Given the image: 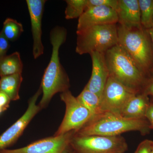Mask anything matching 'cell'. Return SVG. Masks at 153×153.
I'll list each match as a JSON object with an SVG mask.
<instances>
[{
    "label": "cell",
    "mask_w": 153,
    "mask_h": 153,
    "mask_svg": "<svg viewBox=\"0 0 153 153\" xmlns=\"http://www.w3.org/2000/svg\"><path fill=\"white\" fill-rule=\"evenodd\" d=\"M75 131L61 135L45 138L36 141L24 147L16 149L0 150V153H68L70 143Z\"/></svg>",
    "instance_id": "obj_9"
},
{
    "label": "cell",
    "mask_w": 153,
    "mask_h": 153,
    "mask_svg": "<svg viewBox=\"0 0 153 153\" xmlns=\"http://www.w3.org/2000/svg\"><path fill=\"white\" fill-rule=\"evenodd\" d=\"M23 63L19 52L0 57V76L22 74Z\"/></svg>",
    "instance_id": "obj_16"
},
{
    "label": "cell",
    "mask_w": 153,
    "mask_h": 153,
    "mask_svg": "<svg viewBox=\"0 0 153 153\" xmlns=\"http://www.w3.org/2000/svg\"><path fill=\"white\" fill-rule=\"evenodd\" d=\"M109 76L138 93L147 79L131 57L118 44L105 53Z\"/></svg>",
    "instance_id": "obj_4"
},
{
    "label": "cell",
    "mask_w": 153,
    "mask_h": 153,
    "mask_svg": "<svg viewBox=\"0 0 153 153\" xmlns=\"http://www.w3.org/2000/svg\"><path fill=\"white\" fill-rule=\"evenodd\" d=\"M116 11L119 25L127 27L141 26L138 0H118Z\"/></svg>",
    "instance_id": "obj_14"
},
{
    "label": "cell",
    "mask_w": 153,
    "mask_h": 153,
    "mask_svg": "<svg viewBox=\"0 0 153 153\" xmlns=\"http://www.w3.org/2000/svg\"><path fill=\"white\" fill-rule=\"evenodd\" d=\"M117 3L118 0H88L87 9L94 7L106 6L116 10Z\"/></svg>",
    "instance_id": "obj_22"
},
{
    "label": "cell",
    "mask_w": 153,
    "mask_h": 153,
    "mask_svg": "<svg viewBox=\"0 0 153 153\" xmlns=\"http://www.w3.org/2000/svg\"><path fill=\"white\" fill-rule=\"evenodd\" d=\"M76 98L79 103L90 112L91 118L89 120L101 113L100 98L97 94L84 88Z\"/></svg>",
    "instance_id": "obj_18"
},
{
    "label": "cell",
    "mask_w": 153,
    "mask_h": 153,
    "mask_svg": "<svg viewBox=\"0 0 153 153\" xmlns=\"http://www.w3.org/2000/svg\"><path fill=\"white\" fill-rule=\"evenodd\" d=\"M139 93L109 76L100 97V110L120 115L126 104Z\"/></svg>",
    "instance_id": "obj_8"
},
{
    "label": "cell",
    "mask_w": 153,
    "mask_h": 153,
    "mask_svg": "<svg viewBox=\"0 0 153 153\" xmlns=\"http://www.w3.org/2000/svg\"><path fill=\"white\" fill-rule=\"evenodd\" d=\"M10 47V41L5 37L1 31H0V57L7 55Z\"/></svg>",
    "instance_id": "obj_23"
},
{
    "label": "cell",
    "mask_w": 153,
    "mask_h": 153,
    "mask_svg": "<svg viewBox=\"0 0 153 153\" xmlns=\"http://www.w3.org/2000/svg\"><path fill=\"white\" fill-rule=\"evenodd\" d=\"M23 80L22 74L1 77L0 91L6 94L11 101L19 100L20 98L19 90Z\"/></svg>",
    "instance_id": "obj_17"
},
{
    "label": "cell",
    "mask_w": 153,
    "mask_h": 153,
    "mask_svg": "<svg viewBox=\"0 0 153 153\" xmlns=\"http://www.w3.org/2000/svg\"><path fill=\"white\" fill-rule=\"evenodd\" d=\"M76 33L75 51L79 55L105 53L118 44L117 24L94 26Z\"/></svg>",
    "instance_id": "obj_5"
},
{
    "label": "cell",
    "mask_w": 153,
    "mask_h": 153,
    "mask_svg": "<svg viewBox=\"0 0 153 153\" xmlns=\"http://www.w3.org/2000/svg\"><path fill=\"white\" fill-rule=\"evenodd\" d=\"M141 25L145 30L153 28V0H138Z\"/></svg>",
    "instance_id": "obj_20"
},
{
    "label": "cell",
    "mask_w": 153,
    "mask_h": 153,
    "mask_svg": "<svg viewBox=\"0 0 153 153\" xmlns=\"http://www.w3.org/2000/svg\"><path fill=\"white\" fill-rule=\"evenodd\" d=\"M149 96L141 92L132 97L122 111L120 115L128 119H145L150 104Z\"/></svg>",
    "instance_id": "obj_15"
},
{
    "label": "cell",
    "mask_w": 153,
    "mask_h": 153,
    "mask_svg": "<svg viewBox=\"0 0 153 153\" xmlns=\"http://www.w3.org/2000/svg\"><path fill=\"white\" fill-rule=\"evenodd\" d=\"M146 118L149 123L151 129H153V103L151 101L146 113Z\"/></svg>",
    "instance_id": "obj_27"
},
{
    "label": "cell",
    "mask_w": 153,
    "mask_h": 153,
    "mask_svg": "<svg viewBox=\"0 0 153 153\" xmlns=\"http://www.w3.org/2000/svg\"><path fill=\"white\" fill-rule=\"evenodd\" d=\"M151 153H153V143L152 146V151H151Z\"/></svg>",
    "instance_id": "obj_30"
},
{
    "label": "cell",
    "mask_w": 153,
    "mask_h": 153,
    "mask_svg": "<svg viewBox=\"0 0 153 153\" xmlns=\"http://www.w3.org/2000/svg\"><path fill=\"white\" fill-rule=\"evenodd\" d=\"M24 31L23 25L15 19L7 18L3 23L1 32L9 41H16Z\"/></svg>",
    "instance_id": "obj_19"
},
{
    "label": "cell",
    "mask_w": 153,
    "mask_h": 153,
    "mask_svg": "<svg viewBox=\"0 0 153 153\" xmlns=\"http://www.w3.org/2000/svg\"><path fill=\"white\" fill-rule=\"evenodd\" d=\"M151 102H152V103H153V98L152 97V101H151Z\"/></svg>",
    "instance_id": "obj_32"
},
{
    "label": "cell",
    "mask_w": 153,
    "mask_h": 153,
    "mask_svg": "<svg viewBox=\"0 0 153 153\" xmlns=\"http://www.w3.org/2000/svg\"><path fill=\"white\" fill-rule=\"evenodd\" d=\"M60 98L66 105V112L54 136L71 131H77L89 121L91 118L89 111L79 103L69 90L60 94Z\"/></svg>",
    "instance_id": "obj_7"
},
{
    "label": "cell",
    "mask_w": 153,
    "mask_h": 153,
    "mask_svg": "<svg viewBox=\"0 0 153 153\" xmlns=\"http://www.w3.org/2000/svg\"><path fill=\"white\" fill-rule=\"evenodd\" d=\"M141 92L146 94L148 96H151L153 98V76L146 79Z\"/></svg>",
    "instance_id": "obj_25"
},
{
    "label": "cell",
    "mask_w": 153,
    "mask_h": 153,
    "mask_svg": "<svg viewBox=\"0 0 153 153\" xmlns=\"http://www.w3.org/2000/svg\"><path fill=\"white\" fill-rule=\"evenodd\" d=\"M128 149L126 140L121 135L79 136L74 134L70 143L73 153H125Z\"/></svg>",
    "instance_id": "obj_6"
},
{
    "label": "cell",
    "mask_w": 153,
    "mask_h": 153,
    "mask_svg": "<svg viewBox=\"0 0 153 153\" xmlns=\"http://www.w3.org/2000/svg\"><path fill=\"white\" fill-rule=\"evenodd\" d=\"M151 130L146 118L128 119L120 114L105 112L91 119L82 128L75 131V134L116 136L126 132L138 131L145 135Z\"/></svg>",
    "instance_id": "obj_2"
},
{
    "label": "cell",
    "mask_w": 153,
    "mask_h": 153,
    "mask_svg": "<svg viewBox=\"0 0 153 153\" xmlns=\"http://www.w3.org/2000/svg\"><path fill=\"white\" fill-rule=\"evenodd\" d=\"M42 93L41 87L30 99L26 112L16 122L0 136V150L10 146L17 141L27 127L41 108L36 104Z\"/></svg>",
    "instance_id": "obj_10"
},
{
    "label": "cell",
    "mask_w": 153,
    "mask_h": 153,
    "mask_svg": "<svg viewBox=\"0 0 153 153\" xmlns=\"http://www.w3.org/2000/svg\"><path fill=\"white\" fill-rule=\"evenodd\" d=\"M67 33L66 29L60 26H56L50 32L52 53L49 63L44 71L40 86L43 96L38 105L41 109L47 107L55 94L69 90V78L60 63L59 57V49L66 41Z\"/></svg>",
    "instance_id": "obj_1"
},
{
    "label": "cell",
    "mask_w": 153,
    "mask_h": 153,
    "mask_svg": "<svg viewBox=\"0 0 153 153\" xmlns=\"http://www.w3.org/2000/svg\"><path fill=\"white\" fill-rule=\"evenodd\" d=\"M118 44L146 76L153 68V47L147 30L141 26L127 27L117 24Z\"/></svg>",
    "instance_id": "obj_3"
},
{
    "label": "cell",
    "mask_w": 153,
    "mask_h": 153,
    "mask_svg": "<svg viewBox=\"0 0 153 153\" xmlns=\"http://www.w3.org/2000/svg\"><path fill=\"white\" fill-rule=\"evenodd\" d=\"M46 1L45 0L26 1L31 22L33 41V53L35 59L44 53L42 41V20Z\"/></svg>",
    "instance_id": "obj_12"
},
{
    "label": "cell",
    "mask_w": 153,
    "mask_h": 153,
    "mask_svg": "<svg viewBox=\"0 0 153 153\" xmlns=\"http://www.w3.org/2000/svg\"><path fill=\"white\" fill-rule=\"evenodd\" d=\"M92 61L91 76L85 88L96 94L100 98L109 76L105 53L92 52L90 54Z\"/></svg>",
    "instance_id": "obj_13"
},
{
    "label": "cell",
    "mask_w": 153,
    "mask_h": 153,
    "mask_svg": "<svg viewBox=\"0 0 153 153\" xmlns=\"http://www.w3.org/2000/svg\"><path fill=\"white\" fill-rule=\"evenodd\" d=\"M118 17L114 9L106 6L87 9L78 20L76 32L98 25L117 24Z\"/></svg>",
    "instance_id": "obj_11"
},
{
    "label": "cell",
    "mask_w": 153,
    "mask_h": 153,
    "mask_svg": "<svg viewBox=\"0 0 153 153\" xmlns=\"http://www.w3.org/2000/svg\"><path fill=\"white\" fill-rule=\"evenodd\" d=\"M153 143L151 140H144L139 145L134 153H151Z\"/></svg>",
    "instance_id": "obj_24"
},
{
    "label": "cell",
    "mask_w": 153,
    "mask_h": 153,
    "mask_svg": "<svg viewBox=\"0 0 153 153\" xmlns=\"http://www.w3.org/2000/svg\"><path fill=\"white\" fill-rule=\"evenodd\" d=\"M11 100L8 96L4 92L0 91V107L7 109Z\"/></svg>",
    "instance_id": "obj_26"
},
{
    "label": "cell",
    "mask_w": 153,
    "mask_h": 153,
    "mask_svg": "<svg viewBox=\"0 0 153 153\" xmlns=\"http://www.w3.org/2000/svg\"><path fill=\"white\" fill-rule=\"evenodd\" d=\"M68 153H73L72 152H71V150H70V151H69V152H68Z\"/></svg>",
    "instance_id": "obj_31"
},
{
    "label": "cell",
    "mask_w": 153,
    "mask_h": 153,
    "mask_svg": "<svg viewBox=\"0 0 153 153\" xmlns=\"http://www.w3.org/2000/svg\"><path fill=\"white\" fill-rule=\"evenodd\" d=\"M6 110H7V109L0 107V114H1L2 113L4 112V111H5Z\"/></svg>",
    "instance_id": "obj_29"
},
{
    "label": "cell",
    "mask_w": 153,
    "mask_h": 153,
    "mask_svg": "<svg viewBox=\"0 0 153 153\" xmlns=\"http://www.w3.org/2000/svg\"><path fill=\"white\" fill-rule=\"evenodd\" d=\"M147 30L148 32H149V34L150 36L151 40H152V43L153 47V28L150 29V30ZM152 76H153V68L152 70Z\"/></svg>",
    "instance_id": "obj_28"
},
{
    "label": "cell",
    "mask_w": 153,
    "mask_h": 153,
    "mask_svg": "<svg viewBox=\"0 0 153 153\" xmlns=\"http://www.w3.org/2000/svg\"><path fill=\"white\" fill-rule=\"evenodd\" d=\"M65 11L67 20L79 19L87 9L88 0H66Z\"/></svg>",
    "instance_id": "obj_21"
}]
</instances>
